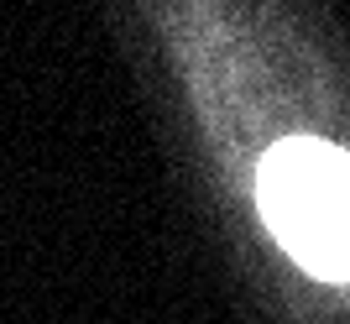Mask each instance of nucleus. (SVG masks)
Masks as SVG:
<instances>
[{"instance_id": "f257e3e1", "label": "nucleus", "mask_w": 350, "mask_h": 324, "mask_svg": "<svg viewBox=\"0 0 350 324\" xmlns=\"http://www.w3.org/2000/svg\"><path fill=\"white\" fill-rule=\"evenodd\" d=\"M262 220L293 262L329 282H350V157L329 141L293 136L262 157Z\"/></svg>"}]
</instances>
